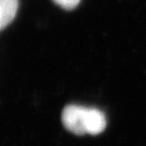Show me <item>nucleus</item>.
Returning <instances> with one entry per match:
<instances>
[{"mask_svg":"<svg viewBox=\"0 0 146 146\" xmlns=\"http://www.w3.org/2000/svg\"><path fill=\"white\" fill-rule=\"evenodd\" d=\"M19 0H0V18L3 29L11 23L16 16Z\"/></svg>","mask_w":146,"mask_h":146,"instance_id":"nucleus-2","label":"nucleus"},{"mask_svg":"<svg viewBox=\"0 0 146 146\" xmlns=\"http://www.w3.org/2000/svg\"><path fill=\"white\" fill-rule=\"evenodd\" d=\"M53 1L64 10H73L77 7L81 0H53Z\"/></svg>","mask_w":146,"mask_h":146,"instance_id":"nucleus-3","label":"nucleus"},{"mask_svg":"<svg viewBox=\"0 0 146 146\" xmlns=\"http://www.w3.org/2000/svg\"><path fill=\"white\" fill-rule=\"evenodd\" d=\"M3 29V26H2V22H1V18H0V30Z\"/></svg>","mask_w":146,"mask_h":146,"instance_id":"nucleus-4","label":"nucleus"},{"mask_svg":"<svg viewBox=\"0 0 146 146\" xmlns=\"http://www.w3.org/2000/svg\"><path fill=\"white\" fill-rule=\"evenodd\" d=\"M61 122L68 131L77 136L98 135L107 125L105 114L96 108H88L76 104L64 107Z\"/></svg>","mask_w":146,"mask_h":146,"instance_id":"nucleus-1","label":"nucleus"}]
</instances>
